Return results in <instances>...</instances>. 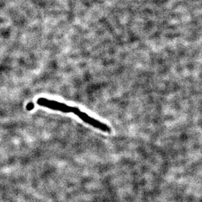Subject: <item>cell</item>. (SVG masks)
Wrapping results in <instances>:
<instances>
[{
	"label": "cell",
	"instance_id": "cell-1",
	"mask_svg": "<svg viewBox=\"0 0 202 202\" xmlns=\"http://www.w3.org/2000/svg\"><path fill=\"white\" fill-rule=\"evenodd\" d=\"M73 113L77 116L79 118L81 119L83 121H84V122L90 124V126H93L95 128H98V129L102 131L107 132V133L111 132V128H110V127L107 126V124L102 123L100 121L95 119L94 118H92V117H91L90 116L88 115L87 113L80 111L79 108L73 107Z\"/></svg>",
	"mask_w": 202,
	"mask_h": 202
},
{
	"label": "cell",
	"instance_id": "cell-2",
	"mask_svg": "<svg viewBox=\"0 0 202 202\" xmlns=\"http://www.w3.org/2000/svg\"><path fill=\"white\" fill-rule=\"evenodd\" d=\"M37 104L42 107L53 109L54 111H59L62 113H73V107L69 106L64 103L49 100L45 98H39L37 100Z\"/></svg>",
	"mask_w": 202,
	"mask_h": 202
},
{
	"label": "cell",
	"instance_id": "cell-3",
	"mask_svg": "<svg viewBox=\"0 0 202 202\" xmlns=\"http://www.w3.org/2000/svg\"><path fill=\"white\" fill-rule=\"evenodd\" d=\"M34 105L33 104H28L26 107L28 110H32L33 109H34Z\"/></svg>",
	"mask_w": 202,
	"mask_h": 202
}]
</instances>
